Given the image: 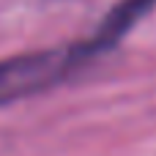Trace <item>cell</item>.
Wrapping results in <instances>:
<instances>
[{"label":"cell","mask_w":156,"mask_h":156,"mask_svg":"<svg viewBox=\"0 0 156 156\" xmlns=\"http://www.w3.org/2000/svg\"><path fill=\"white\" fill-rule=\"evenodd\" d=\"M85 63L80 47L63 49H36L0 60V107L30 99L63 82L74 69Z\"/></svg>","instance_id":"6da1fadb"},{"label":"cell","mask_w":156,"mask_h":156,"mask_svg":"<svg viewBox=\"0 0 156 156\" xmlns=\"http://www.w3.org/2000/svg\"><path fill=\"white\" fill-rule=\"evenodd\" d=\"M156 5V0H121L104 19H101V25H99V30L88 38V41H82V44H77L80 47V52L85 55V60L88 58H93V55H99V52H107V49H112L151 8Z\"/></svg>","instance_id":"7a4b0ae2"}]
</instances>
